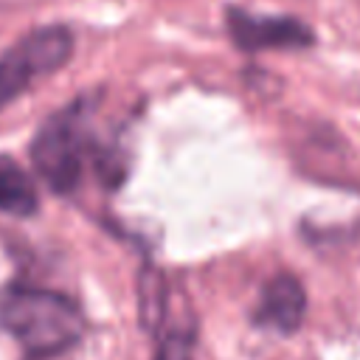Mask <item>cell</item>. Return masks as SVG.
Listing matches in <instances>:
<instances>
[{
  "mask_svg": "<svg viewBox=\"0 0 360 360\" xmlns=\"http://www.w3.org/2000/svg\"><path fill=\"white\" fill-rule=\"evenodd\" d=\"M101 101V90H87L53 110L34 132L28 146L31 163L37 177L53 194L70 197L82 186L87 169L107 191H115L127 180L129 152L124 149V138H101L96 129V112Z\"/></svg>",
  "mask_w": 360,
  "mask_h": 360,
  "instance_id": "6da1fadb",
  "label": "cell"
},
{
  "mask_svg": "<svg viewBox=\"0 0 360 360\" xmlns=\"http://www.w3.org/2000/svg\"><path fill=\"white\" fill-rule=\"evenodd\" d=\"M0 326L34 357L68 352L84 332L82 309L73 298L14 284L0 292Z\"/></svg>",
  "mask_w": 360,
  "mask_h": 360,
  "instance_id": "7a4b0ae2",
  "label": "cell"
},
{
  "mask_svg": "<svg viewBox=\"0 0 360 360\" xmlns=\"http://www.w3.org/2000/svg\"><path fill=\"white\" fill-rule=\"evenodd\" d=\"M76 51L73 28L65 22H48L0 53V110L17 101L37 79L62 70Z\"/></svg>",
  "mask_w": 360,
  "mask_h": 360,
  "instance_id": "3957f363",
  "label": "cell"
},
{
  "mask_svg": "<svg viewBox=\"0 0 360 360\" xmlns=\"http://www.w3.org/2000/svg\"><path fill=\"white\" fill-rule=\"evenodd\" d=\"M225 31L233 48L245 53L264 51H309L315 31L309 22L290 14H253L242 6H225Z\"/></svg>",
  "mask_w": 360,
  "mask_h": 360,
  "instance_id": "277c9868",
  "label": "cell"
},
{
  "mask_svg": "<svg viewBox=\"0 0 360 360\" xmlns=\"http://www.w3.org/2000/svg\"><path fill=\"white\" fill-rule=\"evenodd\" d=\"M307 315V292L301 281L292 273H276L264 287L259 298V309L253 321L264 329L292 335Z\"/></svg>",
  "mask_w": 360,
  "mask_h": 360,
  "instance_id": "5b68a950",
  "label": "cell"
},
{
  "mask_svg": "<svg viewBox=\"0 0 360 360\" xmlns=\"http://www.w3.org/2000/svg\"><path fill=\"white\" fill-rule=\"evenodd\" d=\"M39 211V191L37 180L25 172V166L0 152V214L28 219Z\"/></svg>",
  "mask_w": 360,
  "mask_h": 360,
  "instance_id": "8992f818",
  "label": "cell"
},
{
  "mask_svg": "<svg viewBox=\"0 0 360 360\" xmlns=\"http://www.w3.org/2000/svg\"><path fill=\"white\" fill-rule=\"evenodd\" d=\"M138 315L141 326L152 335L166 329L169 318V281L155 264H143L138 273Z\"/></svg>",
  "mask_w": 360,
  "mask_h": 360,
  "instance_id": "52a82bcc",
  "label": "cell"
},
{
  "mask_svg": "<svg viewBox=\"0 0 360 360\" xmlns=\"http://www.w3.org/2000/svg\"><path fill=\"white\" fill-rule=\"evenodd\" d=\"M155 360H194V335L188 326H174L163 329L160 335V349Z\"/></svg>",
  "mask_w": 360,
  "mask_h": 360,
  "instance_id": "ba28073f",
  "label": "cell"
}]
</instances>
